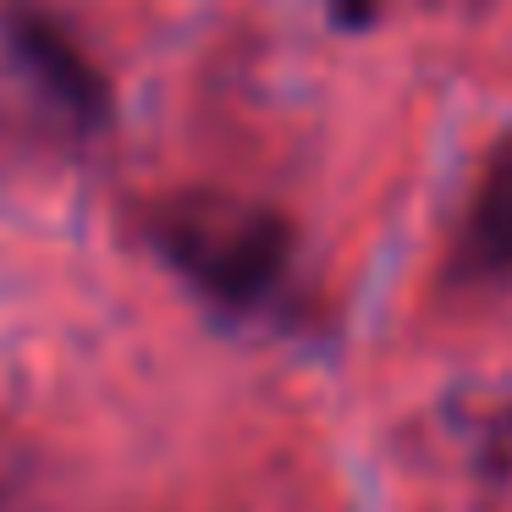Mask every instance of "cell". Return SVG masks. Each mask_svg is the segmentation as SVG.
<instances>
[{
    "mask_svg": "<svg viewBox=\"0 0 512 512\" xmlns=\"http://www.w3.org/2000/svg\"><path fill=\"white\" fill-rule=\"evenodd\" d=\"M160 248L171 265L226 309H254L287 276L292 237L270 210H237V204H210V210H182L160 226Z\"/></svg>",
    "mask_w": 512,
    "mask_h": 512,
    "instance_id": "cell-1",
    "label": "cell"
},
{
    "mask_svg": "<svg viewBox=\"0 0 512 512\" xmlns=\"http://www.w3.org/2000/svg\"><path fill=\"white\" fill-rule=\"evenodd\" d=\"M463 270L479 281H512V138L490 149L485 177L468 204Z\"/></svg>",
    "mask_w": 512,
    "mask_h": 512,
    "instance_id": "cell-2",
    "label": "cell"
},
{
    "mask_svg": "<svg viewBox=\"0 0 512 512\" xmlns=\"http://www.w3.org/2000/svg\"><path fill=\"white\" fill-rule=\"evenodd\" d=\"M12 45L72 116H100L105 111V89H100V78H94V67L78 56V45H72L50 17H39V12L12 17Z\"/></svg>",
    "mask_w": 512,
    "mask_h": 512,
    "instance_id": "cell-3",
    "label": "cell"
}]
</instances>
